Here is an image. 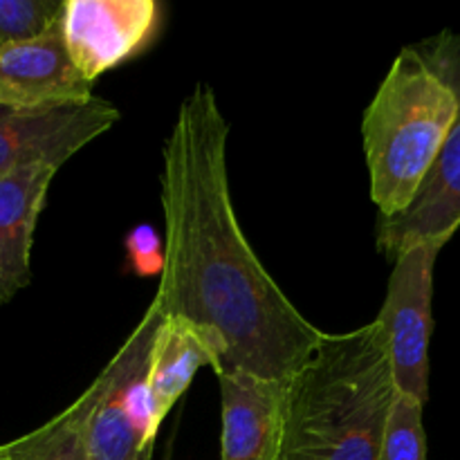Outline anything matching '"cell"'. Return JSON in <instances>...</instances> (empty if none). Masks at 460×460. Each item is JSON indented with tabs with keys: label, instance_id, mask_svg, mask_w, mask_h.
<instances>
[{
	"label": "cell",
	"instance_id": "obj_15",
	"mask_svg": "<svg viewBox=\"0 0 460 460\" xmlns=\"http://www.w3.org/2000/svg\"><path fill=\"white\" fill-rule=\"evenodd\" d=\"M425 404L398 395L385 431L380 460H427V434L422 422Z\"/></svg>",
	"mask_w": 460,
	"mask_h": 460
},
{
	"label": "cell",
	"instance_id": "obj_8",
	"mask_svg": "<svg viewBox=\"0 0 460 460\" xmlns=\"http://www.w3.org/2000/svg\"><path fill=\"white\" fill-rule=\"evenodd\" d=\"M93 81L75 66L61 21L39 39L0 54V106L16 111L90 102Z\"/></svg>",
	"mask_w": 460,
	"mask_h": 460
},
{
	"label": "cell",
	"instance_id": "obj_12",
	"mask_svg": "<svg viewBox=\"0 0 460 460\" xmlns=\"http://www.w3.org/2000/svg\"><path fill=\"white\" fill-rule=\"evenodd\" d=\"M220 362L223 349L216 337L184 319L164 317L148 362V386L157 429L189 389L196 373L202 367L218 371Z\"/></svg>",
	"mask_w": 460,
	"mask_h": 460
},
{
	"label": "cell",
	"instance_id": "obj_1",
	"mask_svg": "<svg viewBox=\"0 0 460 460\" xmlns=\"http://www.w3.org/2000/svg\"><path fill=\"white\" fill-rule=\"evenodd\" d=\"M229 124L207 84L180 103L162 146L160 202L164 270L155 301L164 317L216 337V376L290 380L326 332L308 322L254 254L234 209L227 171Z\"/></svg>",
	"mask_w": 460,
	"mask_h": 460
},
{
	"label": "cell",
	"instance_id": "obj_5",
	"mask_svg": "<svg viewBox=\"0 0 460 460\" xmlns=\"http://www.w3.org/2000/svg\"><path fill=\"white\" fill-rule=\"evenodd\" d=\"M447 241H425L394 261L377 322L389 341L394 382L400 395L429 400V341L434 331V268Z\"/></svg>",
	"mask_w": 460,
	"mask_h": 460
},
{
	"label": "cell",
	"instance_id": "obj_2",
	"mask_svg": "<svg viewBox=\"0 0 460 460\" xmlns=\"http://www.w3.org/2000/svg\"><path fill=\"white\" fill-rule=\"evenodd\" d=\"M380 322L323 335L288 380L281 460H380L398 400Z\"/></svg>",
	"mask_w": 460,
	"mask_h": 460
},
{
	"label": "cell",
	"instance_id": "obj_4",
	"mask_svg": "<svg viewBox=\"0 0 460 460\" xmlns=\"http://www.w3.org/2000/svg\"><path fill=\"white\" fill-rule=\"evenodd\" d=\"M458 97L449 137L411 205L394 218H380L377 250L394 263L404 250L425 241H447L460 227V34L443 31L416 45Z\"/></svg>",
	"mask_w": 460,
	"mask_h": 460
},
{
	"label": "cell",
	"instance_id": "obj_11",
	"mask_svg": "<svg viewBox=\"0 0 460 460\" xmlns=\"http://www.w3.org/2000/svg\"><path fill=\"white\" fill-rule=\"evenodd\" d=\"M57 166L36 164L0 175V304L31 281V245Z\"/></svg>",
	"mask_w": 460,
	"mask_h": 460
},
{
	"label": "cell",
	"instance_id": "obj_10",
	"mask_svg": "<svg viewBox=\"0 0 460 460\" xmlns=\"http://www.w3.org/2000/svg\"><path fill=\"white\" fill-rule=\"evenodd\" d=\"M223 404L220 460H281L288 380L241 371L218 376Z\"/></svg>",
	"mask_w": 460,
	"mask_h": 460
},
{
	"label": "cell",
	"instance_id": "obj_16",
	"mask_svg": "<svg viewBox=\"0 0 460 460\" xmlns=\"http://www.w3.org/2000/svg\"><path fill=\"white\" fill-rule=\"evenodd\" d=\"M130 268L139 277H155L164 270V241L151 225H137L126 236Z\"/></svg>",
	"mask_w": 460,
	"mask_h": 460
},
{
	"label": "cell",
	"instance_id": "obj_9",
	"mask_svg": "<svg viewBox=\"0 0 460 460\" xmlns=\"http://www.w3.org/2000/svg\"><path fill=\"white\" fill-rule=\"evenodd\" d=\"M164 322L160 304L153 299L144 317L130 332L121 349L106 364L108 386L90 422V460H148L151 454L130 422L128 386L142 367L151 359L157 331Z\"/></svg>",
	"mask_w": 460,
	"mask_h": 460
},
{
	"label": "cell",
	"instance_id": "obj_3",
	"mask_svg": "<svg viewBox=\"0 0 460 460\" xmlns=\"http://www.w3.org/2000/svg\"><path fill=\"white\" fill-rule=\"evenodd\" d=\"M458 115L452 85L411 45L391 63L362 119L371 200L380 218L402 214L425 184Z\"/></svg>",
	"mask_w": 460,
	"mask_h": 460
},
{
	"label": "cell",
	"instance_id": "obj_14",
	"mask_svg": "<svg viewBox=\"0 0 460 460\" xmlns=\"http://www.w3.org/2000/svg\"><path fill=\"white\" fill-rule=\"evenodd\" d=\"M66 0H0V54L48 34L63 13Z\"/></svg>",
	"mask_w": 460,
	"mask_h": 460
},
{
	"label": "cell",
	"instance_id": "obj_7",
	"mask_svg": "<svg viewBox=\"0 0 460 460\" xmlns=\"http://www.w3.org/2000/svg\"><path fill=\"white\" fill-rule=\"evenodd\" d=\"M160 13L155 0H66L63 40L75 66L94 84L155 39Z\"/></svg>",
	"mask_w": 460,
	"mask_h": 460
},
{
	"label": "cell",
	"instance_id": "obj_6",
	"mask_svg": "<svg viewBox=\"0 0 460 460\" xmlns=\"http://www.w3.org/2000/svg\"><path fill=\"white\" fill-rule=\"evenodd\" d=\"M119 111L106 99L57 108L16 111L0 106V175L27 166H61L76 151L119 121Z\"/></svg>",
	"mask_w": 460,
	"mask_h": 460
},
{
	"label": "cell",
	"instance_id": "obj_13",
	"mask_svg": "<svg viewBox=\"0 0 460 460\" xmlns=\"http://www.w3.org/2000/svg\"><path fill=\"white\" fill-rule=\"evenodd\" d=\"M108 386L103 368L93 385L66 409L22 438L3 445L9 460H90V422Z\"/></svg>",
	"mask_w": 460,
	"mask_h": 460
},
{
	"label": "cell",
	"instance_id": "obj_17",
	"mask_svg": "<svg viewBox=\"0 0 460 460\" xmlns=\"http://www.w3.org/2000/svg\"><path fill=\"white\" fill-rule=\"evenodd\" d=\"M0 460H9L7 452H4V447H0Z\"/></svg>",
	"mask_w": 460,
	"mask_h": 460
}]
</instances>
